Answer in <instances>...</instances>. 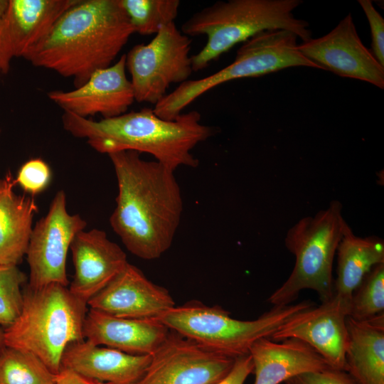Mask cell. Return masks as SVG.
<instances>
[{"mask_svg": "<svg viewBox=\"0 0 384 384\" xmlns=\"http://www.w3.org/2000/svg\"><path fill=\"white\" fill-rule=\"evenodd\" d=\"M108 156L118 187L110 225L132 254L157 259L170 248L183 212L174 171L157 161L142 159L135 151Z\"/></svg>", "mask_w": 384, "mask_h": 384, "instance_id": "1", "label": "cell"}, {"mask_svg": "<svg viewBox=\"0 0 384 384\" xmlns=\"http://www.w3.org/2000/svg\"><path fill=\"white\" fill-rule=\"evenodd\" d=\"M133 33L119 0H77L24 58L73 78L77 88L112 65Z\"/></svg>", "mask_w": 384, "mask_h": 384, "instance_id": "2", "label": "cell"}, {"mask_svg": "<svg viewBox=\"0 0 384 384\" xmlns=\"http://www.w3.org/2000/svg\"><path fill=\"white\" fill-rule=\"evenodd\" d=\"M196 110L166 120L148 107L100 120L66 112L62 116L64 129L75 137L86 139L97 152L147 153L174 171L179 166L196 167L199 161L191 150L215 134V127L203 124Z\"/></svg>", "mask_w": 384, "mask_h": 384, "instance_id": "3", "label": "cell"}, {"mask_svg": "<svg viewBox=\"0 0 384 384\" xmlns=\"http://www.w3.org/2000/svg\"><path fill=\"white\" fill-rule=\"evenodd\" d=\"M301 0H228L216 1L194 13L182 24L189 37L205 35L206 43L191 55L198 72L240 43L265 31H289L306 41L311 37L309 23L293 11Z\"/></svg>", "mask_w": 384, "mask_h": 384, "instance_id": "4", "label": "cell"}, {"mask_svg": "<svg viewBox=\"0 0 384 384\" xmlns=\"http://www.w3.org/2000/svg\"><path fill=\"white\" fill-rule=\"evenodd\" d=\"M87 306L60 284L40 288L27 285L18 316L4 329L5 344L34 354L56 375L67 346L85 339Z\"/></svg>", "mask_w": 384, "mask_h": 384, "instance_id": "5", "label": "cell"}, {"mask_svg": "<svg viewBox=\"0 0 384 384\" xmlns=\"http://www.w3.org/2000/svg\"><path fill=\"white\" fill-rule=\"evenodd\" d=\"M346 225L338 201L294 225L284 239L295 257L293 270L267 302L273 306L290 304L306 289L314 290L322 302L330 300L334 296L333 262Z\"/></svg>", "mask_w": 384, "mask_h": 384, "instance_id": "6", "label": "cell"}, {"mask_svg": "<svg viewBox=\"0 0 384 384\" xmlns=\"http://www.w3.org/2000/svg\"><path fill=\"white\" fill-rule=\"evenodd\" d=\"M312 306L307 300L273 306L257 319L242 321L231 317L221 306L190 302L175 306L155 319L171 331L206 348L236 358L248 354L257 340L270 338L290 317Z\"/></svg>", "mask_w": 384, "mask_h": 384, "instance_id": "7", "label": "cell"}, {"mask_svg": "<svg viewBox=\"0 0 384 384\" xmlns=\"http://www.w3.org/2000/svg\"><path fill=\"white\" fill-rule=\"evenodd\" d=\"M297 36L285 30L265 31L250 38L237 50L234 60L221 70L188 80L163 97L153 109L160 118L174 120L196 99L231 80L255 78L282 69L304 66L320 69L297 50Z\"/></svg>", "mask_w": 384, "mask_h": 384, "instance_id": "8", "label": "cell"}, {"mask_svg": "<svg viewBox=\"0 0 384 384\" xmlns=\"http://www.w3.org/2000/svg\"><path fill=\"white\" fill-rule=\"evenodd\" d=\"M191 42L173 22L161 26L150 42L137 44L125 54L135 101L155 105L171 85L188 80L193 72Z\"/></svg>", "mask_w": 384, "mask_h": 384, "instance_id": "9", "label": "cell"}, {"mask_svg": "<svg viewBox=\"0 0 384 384\" xmlns=\"http://www.w3.org/2000/svg\"><path fill=\"white\" fill-rule=\"evenodd\" d=\"M87 223L80 215H71L66 207V196L58 191L47 214L33 228L26 250L31 288L52 283L68 287L66 259L71 242Z\"/></svg>", "mask_w": 384, "mask_h": 384, "instance_id": "10", "label": "cell"}, {"mask_svg": "<svg viewBox=\"0 0 384 384\" xmlns=\"http://www.w3.org/2000/svg\"><path fill=\"white\" fill-rule=\"evenodd\" d=\"M235 359L170 330L137 384H216L230 371Z\"/></svg>", "mask_w": 384, "mask_h": 384, "instance_id": "11", "label": "cell"}, {"mask_svg": "<svg viewBox=\"0 0 384 384\" xmlns=\"http://www.w3.org/2000/svg\"><path fill=\"white\" fill-rule=\"evenodd\" d=\"M297 50L321 70L384 88V67L362 43L351 14L329 33L303 41Z\"/></svg>", "mask_w": 384, "mask_h": 384, "instance_id": "12", "label": "cell"}, {"mask_svg": "<svg viewBox=\"0 0 384 384\" xmlns=\"http://www.w3.org/2000/svg\"><path fill=\"white\" fill-rule=\"evenodd\" d=\"M349 308L350 303L334 295L319 306H311L290 317L270 339H299L314 348L331 368L344 370Z\"/></svg>", "mask_w": 384, "mask_h": 384, "instance_id": "13", "label": "cell"}, {"mask_svg": "<svg viewBox=\"0 0 384 384\" xmlns=\"http://www.w3.org/2000/svg\"><path fill=\"white\" fill-rule=\"evenodd\" d=\"M48 97L64 112L83 118L100 114L107 119L126 113L135 99L126 74L125 54L110 66L95 71L79 87L50 91Z\"/></svg>", "mask_w": 384, "mask_h": 384, "instance_id": "14", "label": "cell"}, {"mask_svg": "<svg viewBox=\"0 0 384 384\" xmlns=\"http://www.w3.org/2000/svg\"><path fill=\"white\" fill-rule=\"evenodd\" d=\"M77 0H9L0 22V71L7 73L14 58L26 55Z\"/></svg>", "mask_w": 384, "mask_h": 384, "instance_id": "15", "label": "cell"}, {"mask_svg": "<svg viewBox=\"0 0 384 384\" xmlns=\"http://www.w3.org/2000/svg\"><path fill=\"white\" fill-rule=\"evenodd\" d=\"M87 304L90 309L108 315L134 319L156 318L175 306L166 288L151 282L129 262Z\"/></svg>", "mask_w": 384, "mask_h": 384, "instance_id": "16", "label": "cell"}, {"mask_svg": "<svg viewBox=\"0 0 384 384\" xmlns=\"http://www.w3.org/2000/svg\"><path fill=\"white\" fill-rule=\"evenodd\" d=\"M70 249L75 274L68 289L86 303L128 263L124 250L99 229L78 233Z\"/></svg>", "mask_w": 384, "mask_h": 384, "instance_id": "17", "label": "cell"}, {"mask_svg": "<svg viewBox=\"0 0 384 384\" xmlns=\"http://www.w3.org/2000/svg\"><path fill=\"white\" fill-rule=\"evenodd\" d=\"M169 333L155 318L117 317L92 309L87 310L83 325L85 340L132 355H152Z\"/></svg>", "mask_w": 384, "mask_h": 384, "instance_id": "18", "label": "cell"}, {"mask_svg": "<svg viewBox=\"0 0 384 384\" xmlns=\"http://www.w3.org/2000/svg\"><path fill=\"white\" fill-rule=\"evenodd\" d=\"M151 355H132L98 346L84 339L65 348L61 368L112 384H137L145 373Z\"/></svg>", "mask_w": 384, "mask_h": 384, "instance_id": "19", "label": "cell"}, {"mask_svg": "<svg viewBox=\"0 0 384 384\" xmlns=\"http://www.w3.org/2000/svg\"><path fill=\"white\" fill-rule=\"evenodd\" d=\"M249 354L253 363L254 384H280L299 374L331 367L309 345L294 338L279 341L258 339Z\"/></svg>", "mask_w": 384, "mask_h": 384, "instance_id": "20", "label": "cell"}, {"mask_svg": "<svg viewBox=\"0 0 384 384\" xmlns=\"http://www.w3.org/2000/svg\"><path fill=\"white\" fill-rule=\"evenodd\" d=\"M345 368L354 384H384V313L364 321L346 317Z\"/></svg>", "mask_w": 384, "mask_h": 384, "instance_id": "21", "label": "cell"}, {"mask_svg": "<svg viewBox=\"0 0 384 384\" xmlns=\"http://www.w3.org/2000/svg\"><path fill=\"white\" fill-rule=\"evenodd\" d=\"M9 172L0 178V265H16L26 253L38 208L31 196L14 192Z\"/></svg>", "mask_w": 384, "mask_h": 384, "instance_id": "22", "label": "cell"}, {"mask_svg": "<svg viewBox=\"0 0 384 384\" xmlns=\"http://www.w3.org/2000/svg\"><path fill=\"white\" fill-rule=\"evenodd\" d=\"M336 252L334 295L350 303L352 293L366 274L375 265L384 263V242L376 236L358 237L347 224Z\"/></svg>", "mask_w": 384, "mask_h": 384, "instance_id": "23", "label": "cell"}, {"mask_svg": "<svg viewBox=\"0 0 384 384\" xmlns=\"http://www.w3.org/2000/svg\"><path fill=\"white\" fill-rule=\"evenodd\" d=\"M55 375L34 354L5 346L0 352V384H55Z\"/></svg>", "mask_w": 384, "mask_h": 384, "instance_id": "24", "label": "cell"}, {"mask_svg": "<svg viewBox=\"0 0 384 384\" xmlns=\"http://www.w3.org/2000/svg\"><path fill=\"white\" fill-rule=\"evenodd\" d=\"M134 33L156 34L159 28L174 22L179 0H119Z\"/></svg>", "mask_w": 384, "mask_h": 384, "instance_id": "25", "label": "cell"}, {"mask_svg": "<svg viewBox=\"0 0 384 384\" xmlns=\"http://www.w3.org/2000/svg\"><path fill=\"white\" fill-rule=\"evenodd\" d=\"M383 311L384 263H381L373 267L352 293L348 316L364 321Z\"/></svg>", "mask_w": 384, "mask_h": 384, "instance_id": "26", "label": "cell"}, {"mask_svg": "<svg viewBox=\"0 0 384 384\" xmlns=\"http://www.w3.org/2000/svg\"><path fill=\"white\" fill-rule=\"evenodd\" d=\"M26 281V276L16 265H0V325L4 329L21 311Z\"/></svg>", "mask_w": 384, "mask_h": 384, "instance_id": "27", "label": "cell"}, {"mask_svg": "<svg viewBox=\"0 0 384 384\" xmlns=\"http://www.w3.org/2000/svg\"><path fill=\"white\" fill-rule=\"evenodd\" d=\"M50 178L49 166L43 159L36 158L26 161L21 166L15 182L19 184L24 191L33 196L47 188Z\"/></svg>", "mask_w": 384, "mask_h": 384, "instance_id": "28", "label": "cell"}, {"mask_svg": "<svg viewBox=\"0 0 384 384\" xmlns=\"http://www.w3.org/2000/svg\"><path fill=\"white\" fill-rule=\"evenodd\" d=\"M364 11L371 33L372 53L384 67V19L381 14L375 9L372 1H358Z\"/></svg>", "mask_w": 384, "mask_h": 384, "instance_id": "29", "label": "cell"}, {"mask_svg": "<svg viewBox=\"0 0 384 384\" xmlns=\"http://www.w3.org/2000/svg\"><path fill=\"white\" fill-rule=\"evenodd\" d=\"M284 384H354L342 370L333 368L309 372L296 375L284 382Z\"/></svg>", "mask_w": 384, "mask_h": 384, "instance_id": "30", "label": "cell"}, {"mask_svg": "<svg viewBox=\"0 0 384 384\" xmlns=\"http://www.w3.org/2000/svg\"><path fill=\"white\" fill-rule=\"evenodd\" d=\"M253 373V363L250 355L236 357L228 374L216 384H244L248 375Z\"/></svg>", "mask_w": 384, "mask_h": 384, "instance_id": "31", "label": "cell"}, {"mask_svg": "<svg viewBox=\"0 0 384 384\" xmlns=\"http://www.w3.org/2000/svg\"><path fill=\"white\" fill-rule=\"evenodd\" d=\"M55 384H112L85 377L72 370L61 368L55 375Z\"/></svg>", "mask_w": 384, "mask_h": 384, "instance_id": "32", "label": "cell"}, {"mask_svg": "<svg viewBox=\"0 0 384 384\" xmlns=\"http://www.w3.org/2000/svg\"><path fill=\"white\" fill-rule=\"evenodd\" d=\"M8 4H9V0H0V22L7 9Z\"/></svg>", "mask_w": 384, "mask_h": 384, "instance_id": "33", "label": "cell"}, {"mask_svg": "<svg viewBox=\"0 0 384 384\" xmlns=\"http://www.w3.org/2000/svg\"><path fill=\"white\" fill-rule=\"evenodd\" d=\"M5 346L4 328L0 325V352Z\"/></svg>", "mask_w": 384, "mask_h": 384, "instance_id": "34", "label": "cell"}, {"mask_svg": "<svg viewBox=\"0 0 384 384\" xmlns=\"http://www.w3.org/2000/svg\"><path fill=\"white\" fill-rule=\"evenodd\" d=\"M0 132H1V130H0Z\"/></svg>", "mask_w": 384, "mask_h": 384, "instance_id": "35", "label": "cell"}]
</instances>
